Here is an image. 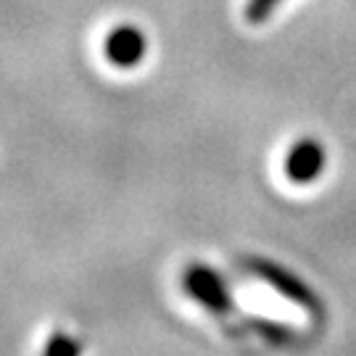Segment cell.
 Returning a JSON list of instances; mask_svg holds the SVG:
<instances>
[{
  "mask_svg": "<svg viewBox=\"0 0 356 356\" xmlns=\"http://www.w3.org/2000/svg\"><path fill=\"white\" fill-rule=\"evenodd\" d=\"M182 285H185L188 296H193L198 304H204L216 317L232 312V298H229L227 282L222 280L211 267L191 264L188 272L182 275Z\"/></svg>",
  "mask_w": 356,
  "mask_h": 356,
  "instance_id": "6da1fadb",
  "label": "cell"
},
{
  "mask_svg": "<svg viewBox=\"0 0 356 356\" xmlns=\"http://www.w3.org/2000/svg\"><path fill=\"white\" fill-rule=\"evenodd\" d=\"M251 272L259 275L261 280H267L277 293L288 296L291 301H296V304L306 306L309 312L319 314L322 306H319V298L314 296V291H312L306 282L298 280L296 275H291L288 269L277 267V264H272V261H264V259H251Z\"/></svg>",
  "mask_w": 356,
  "mask_h": 356,
  "instance_id": "7a4b0ae2",
  "label": "cell"
},
{
  "mask_svg": "<svg viewBox=\"0 0 356 356\" xmlns=\"http://www.w3.org/2000/svg\"><path fill=\"white\" fill-rule=\"evenodd\" d=\"M325 161H327V153L319 145L314 138H306L298 140L291 148L288 159H285V175L296 185H309L325 172Z\"/></svg>",
  "mask_w": 356,
  "mask_h": 356,
  "instance_id": "3957f363",
  "label": "cell"
},
{
  "mask_svg": "<svg viewBox=\"0 0 356 356\" xmlns=\"http://www.w3.org/2000/svg\"><path fill=\"white\" fill-rule=\"evenodd\" d=\"M106 58L119 69H129V66H138L145 56V35H143L138 26L122 24L108 32L106 38Z\"/></svg>",
  "mask_w": 356,
  "mask_h": 356,
  "instance_id": "277c9868",
  "label": "cell"
},
{
  "mask_svg": "<svg viewBox=\"0 0 356 356\" xmlns=\"http://www.w3.org/2000/svg\"><path fill=\"white\" fill-rule=\"evenodd\" d=\"M251 327H254L261 338L272 341V343H291V338H293V330L282 327L277 322H267V319H251Z\"/></svg>",
  "mask_w": 356,
  "mask_h": 356,
  "instance_id": "5b68a950",
  "label": "cell"
},
{
  "mask_svg": "<svg viewBox=\"0 0 356 356\" xmlns=\"http://www.w3.org/2000/svg\"><path fill=\"white\" fill-rule=\"evenodd\" d=\"M282 0H248L245 3V19L251 22V24H261V22H267L272 11L280 6Z\"/></svg>",
  "mask_w": 356,
  "mask_h": 356,
  "instance_id": "8992f818",
  "label": "cell"
},
{
  "mask_svg": "<svg viewBox=\"0 0 356 356\" xmlns=\"http://www.w3.org/2000/svg\"><path fill=\"white\" fill-rule=\"evenodd\" d=\"M45 356H79V343L69 335H53L45 346Z\"/></svg>",
  "mask_w": 356,
  "mask_h": 356,
  "instance_id": "52a82bcc",
  "label": "cell"
}]
</instances>
